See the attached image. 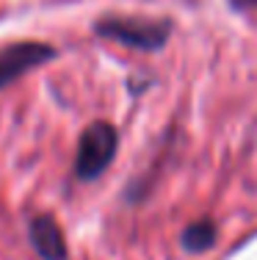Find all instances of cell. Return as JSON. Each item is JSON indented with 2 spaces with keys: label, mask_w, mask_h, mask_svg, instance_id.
<instances>
[{
  "label": "cell",
  "mask_w": 257,
  "mask_h": 260,
  "mask_svg": "<svg viewBox=\"0 0 257 260\" xmlns=\"http://www.w3.org/2000/svg\"><path fill=\"white\" fill-rule=\"evenodd\" d=\"M28 241L42 260H66L69 255L58 221L47 213H39L28 221Z\"/></svg>",
  "instance_id": "277c9868"
},
{
  "label": "cell",
  "mask_w": 257,
  "mask_h": 260,
  "mask_svg": "<svg viewBox=\"0 0 257 260\" xmlns=\"http://www.w3.org/2000/svg\"><path fill=\"white\" fill-rule=\"evenodd\" d=\"M94 34L100 36V39L133 47V50L155 53L169 42L171 22L169 20H146V17L108 14V17H100V20L94 22Z\"/></svg>",
  "instance_id": "6da1fadb"
},
{
  "label": "cell",
  "mask_w": 257,
  "mask_h": 260,
  "mask_svg": "<svg viewBox=\"0 0 257 260\" xmlns=\"http://www.w3.org/2000/svg\"><path fill=\"white\" fill-rule=\"evenodd\" d=\"M116 147H119V133L111 122H91L81 133L75 152V172L78 180H97L116 158Z\"/></svg>",
  "instance_id": "7a4b0ae2"
},
{
  "label": "cell",
  "mask_w": 257,
  "mask_h": 260,
  "mask_svg": "<svg viewBox=\"0 0 257 260\" xmlns=\"http://www.w3.org/2000/svg\"><path fill=\"white\" fill-rule=\"evenodd\" d=\"M53 58H56V47L36 39L11 42V45L0 47V91L6 86H11L14 80H20L22 75L45 67Z\"/></svg>",
  "instance_id": "3957f363"
},
{
  "label": "cell",
  "mask_w": 257,
  "mask_h": 260,
  "mask_svg": "<svg viewBox=\"0 0 257 260\" xmlns=\"http://www.w3.org/2000/svg\"><path fill=\"white\" fill-rule=\"evenodd\" d=\"M235 9H241V11H246V9H257V0H230Z\"/></svg>",
  "instance_id": "8992f818"
},
{
  "label": "cell",
  "mask_w": 257,
  "mask_h": 260,
  "mask_svg": "<svg viewBox=\"0 0 257 260\" xmlns=\"http://www.w3.org/2000/svg\"><path fill=\"white\" fill-rule=\"evenodd\" d=\"M216 235L218 230L210 219H199V221H191L182 230L180 241H182V249H188V252H207L216 244Z\"/></svg>",
  "instance_id": "5b68a950"
}]
</instances>
